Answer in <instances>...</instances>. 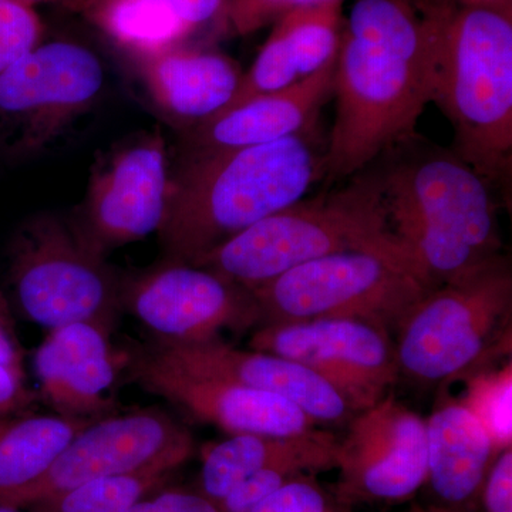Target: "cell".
I'll list each match as a JSON object with an SVG mask.
<instances>
[{"label":"cell","mask_w":512,"mask_h":512,"mask_svg":"<svg viewBox=\"0 0 512 512\" xmlns=\"http://www.w3.org/2000/svg\"><path fill=\"white\" fill-rule=\"evenodd\" d=\"M443 16L421 19L406 0H356L340 39L336 117L325 147L328 180L362 173L416 138L433 101Z\"/></svg>","instance_id":"cell-1"},{"label":"cell","mask_w":512,"mask_h":512,"mask_svg":"<svg viewBox=\"0 0 512 512\" xmlns=\"http://www.w3.org/2000/svg\"><path fill=\"white\" fill-rule=\"evenodd\" d=\"M315 127L242 148L184 151L171 168L157 237L164 261L192 264L269 215L303 200L325 177Z\"/></svg>","instance_id":"cell-2"},{"label":"cell","mask_w":512,"mask_h":512,"mask_svg":"<svg viewBox=\"0 0 512 512\" xmlns=\"http://www.w3.org/2000/svg\"><path fill=\"white\" fill-rule=\"evenodd\" d=\"M377 175L394 237L436 288L501 256L493 184L454 151H410Z\"/></svg>","instance_id":"cell-3"},{"label":"cell","mask_w":512,"mask_h":512,"mask_svg":"<svg viewBox=\"0 0 512 512\" xmlns=\"http://www.w3.org/2000/svg\"><path fill=\"white\" fill-rule=\"evenodd\" d=\"M434 103L454 130V153L494 184L511 174L512 23L477 3L443 16Z\"/></svg>","instance_id":"cell-4"},{"label":"cell","mask_w":512,"mask_h":512,"mask_svg":"<svg viewBox=\"0 0 512 512\" xmlns=\"http://www.w3.org/2000/svg\"><path fill=\"white\" fill-rule=\"evenodd\" d=\"M379 175L360 174L340 190L303 198L195 259L252 292L289 269L338 252L396 244Z\"/></svg>","instance_id":"cell-5"},{"label":"cell","mask_w":512,"mask_h":512,"mask_svg":"<svg viewBox=\"0 0 512 512\" xmlns=\"http://www.w3.org/2000/svg\"><path fill=\"white\" fill-rule=\"evenodd\" d=\"M512 274L503 255L424 295L393 332L399 379L444 386L510 350Z\"/></svg>","instance_id":"cell-6"},{"label":"cell","mask_w":512,"mask_h":512,"mask_svg":"<svg viewBox=\"0 0 512 512\" xmlns=\"http://www.w3.org/2000/svg\"><path fill=\"white\" fill-rule=\"evenodd\" d=\"M434 288L412 255L396 242L306 262L254 289L252 295L261 325L348 318L376 323L393 333Z\"/></svg>","instance_id":"cell-7"},{"label":"cell","mask_w":512,"mask_h":512,"mask_svg":"<svg viewBox=\"0 0 512 512\" xmlns=\"http://www.w3.org/2000/svg\"><path fill=\"white\" fill-rule=\"evenodd\" d=\"M6 255L10 291L30 322L47 330L80 322L116 328L121 276L69 218L33 215L16 229Z\"/></svg>","instance_id":"cell-8"},{"label":"cell","mask_w":512,"mask_h":512,"mask_svg":"<svg viewBox=\"0 0 512 512\" xmlns=\"http://www.w3.org/2000/svg\"><path fill=\"white\" fill-rule=\"evenodd\" d=\"M106 83L100 57L70 40L39 43L0 76V153H42L87 113Z\"/></svg>","instance_id":"cell-9"},{"label":"cell","mask_w":512,"mask_h":512,"mask_svg":"<svg viewBox=\"0 0 512 512\" xmlns=\"http://www.w3.org/2000/svg\"><path fill=\"white\" fill-rule=\"evenodd\" d=\"M170 177L160 128L131 134L97 156L86 195L69 221L84 242L107 258L160 231Z\"/></svg>","instance_id":"cell-10"},{"label":"cell","mask_w":512,"mask_h":512,"mask_svg":"<svg viewBox=\"0 0 512 512\" xmlns=\"http://www.w3.org/2000/svg\"><path fill=\"white\" fill-rule=\"evenodd\" d=\"M192 451L190 431L168 413L156 409L114 413L84 426L23 494L18 507H29L97 478L168 477Z\"/></svg>","instance_id":"cell-11"},{"label":"cell","mask_w":512,"mask_h":512,"mask_svg":"<svg viewBox=\"0 0 512 512\" xmlns=\"http://www.w3.org/2000/svg\"><path fill=\"white\" fill-rule=\"evenodd\" d=\"M248 348L295 360L325 379L356 413L399 380L393 333L360 319L320 318L254 329Z\"/></svg>","instance_id":"cell-12"},{"label":"cell","mask_w":512,"mask_h":512,"mask_svg":"<svg viewBox=\"0 0 512 512\" xmlns=\"http://www.w3.org/2000/svg\"><path fill=\"white\" fill-rule=\"evenodd\" d=\"M121 308L157 338L180 345L245 332L261 325L252 292L200 266L163 264L121 276Z\"/></svg>","instance_id":"cell-13"},{"label":"cell","mask_w":512,"mask_h":512,"mask_svg":"<svg viewBox=\"0 0 512 512\" xmlns=\"http://www.w3.org/2000/svg\"><path fill=\"white\" fill-rule=\"evenodd\" d=\"M346 429L336 456L340 504L400 503L426 485V424L392 392Z\"/></svg>","instance_id":"cell-14"},{"label":"cell","mask_w":512,"mask_h":512,"mask_svg":"<svg viewBox=\"0 0 512 512\" xmlns=\"http://www.w3.org/2000/svg\"><path fill=\"white\" fill-rule=\"evenodd\" d=\"M123 367L141 389L178 410L232 434L298 436L318 429L295 404L274 394L248 389L220 377L177 365L154 346L124 353Z\"/></svg>","instance_id":"cell-15"},{"label":"cell","mask_w":512,"mask_h":512,"mask_svg":"<svg viewBox=\"0 0 512 512\" xmlns=\"http://www.w3.org/2000/svg\"><path fill=\"white\" fill-rule=\"evenodd\" d=\"M154 348L177 365L274 394L295 404L316 426L346 427L355 410L325 379L308 367L272 353L234 348L220 338Z\"/></svg>","instance_id":"cell-16"},{"label":"cell","mask_w":512,"mask_h":512,"mask_svg":"<svg viewBox=\"0 0 512 512\" xmlns=\"http://www.w3.org/2000/svg\"><path fill=\"white\" fill-rule=\"evenodd\" d=\"M111 330L72 323L49 330L33 357L37 397L57 416L94 421L117 413L111 389L120 369Z\"/></svg>","instance_id":"cell-17"},{"label":"cell","mask_w":512,"mask_h":512,"mask_svg":"<svg viewBox=\"0 0 512 512\" xmlns=\"http://www.w3.org/2000/svg\"><path fill=\"white\" fill-rule=\"evenodd\" d=\"M335 64L336 59L284 90L245 101L184 131L185 151L261 146L315 127L320 109L333 96Z\"/></svg>","instance_id":"cell-18"},{"label":"cell","mask_w":512,"mask_h":512,"mask_svg":"<svg viewBox=\"0 0 512 512\" xmlns=\"http://www.w3.org/2000/svg\"><path fill=\"white\" fill-rule=\"evenodd\" d=\"M136 66L154 106L180 133L221 113L242 79L228 56L177 47L136 56Z\"/></svg>","instance_id":"cell-19"},{"label":"cell","mask_w":512,"mask_h":512,"mask_svg":"<svg viewBox=\"0 0 512 512\" xmlns=\"http://www.w3.org/2000/svg\"><path fill=\"white\" fill-rule=\"evenodd\" d=\"M426 424L427 478L439 507L464 512L480 503L498 448L461 399L439 400Z\"/></svg>","instance_id":"cell-20"},{"label":"cell","mask_w":512,"mask_h":512,"mask_svg":"<svg viewBox=\"0 0 512 512\" xmlns=\"http://www.w3.org/2000/svg\"><path fill=\"white\" fill-rule=\"evenodd\" d=\"M339 437L318 429L298 436L232 434L202 451L200 490L212 503L258 471L288 467L311 476L336 468Z\"/></svg>","instance_id":"cell-21"},{"label":"cell","mask_w":512,"mask_h":512,"mask_svg":"<svg viewBox=\"0 0 512 512\" xmlns=\"http://www.w3.org/2000/svg\"><path fill=\"white\" fill-rule=\"evenodd\" d=\"M89 423L30 413L0 424V504L18 507L23 494Z\"/></svg>","instance_id":"cell-22"},{"label":"cell","mask_w":512,"mask_h":512,"mask_svg":"<svg viewBox=\"0 0 512 512\" xmlns=\"http://www.w3.org/2000/svg\"><path fill=\"white\" fill-rule=\"evenodd\" d=\"M83 12L134 56L175 47L191 29L163 0H101Z\"/></svg>","instance_id":"cell-23"},{"label":"cell","mask_w":512,"mask_h":512,"mask_svg":"<svg viewBox=\"0 0 512 512\" xmlns=\"http://www.w3.org/2000/svg\"><path fill=\"white\" fill-rule=\"evenodd\" d=\"M339 2L289 10L276 26L301 79L319 72L338 56Z\"/></svg>","instance_id":"cell-24"},{"label":"cell","mask_w":512,"mask_h":512,"mask_svg":"<svg viewBox=\"0 0 512 512\" xmlns=\"http://www.w3.org/2000/svg\"><path fill=\"white\" fill-rule=\"evenodd\" d=\"M167 477L121 476L97 478L29 505L30 512H97L130 508L147 497Z\"/></svg>","instance_id":"cell-25"},{"label":"cell","mask_w":512,"mask_h":512,"mask_svg":"<svg viewBox=\"0 0 512 512\" xmlns=\"http://www.w3.org/2000/svg\"><path fill=\"white\" fill-rule=\"evenodd\" d=\"M470 377L463 400L490 433L498 450L511 446V365L497 372H478Z\"/></svg>","instance_id":"cell-26"},{"label":"cell","mask_w":512,"mask_h":512,"mask_svg":"<svg viewBox=\"0 0 512 512\" xmlns=\"http://www.w3.org/2000/svg\"><path fill=\"white\" fill-rule=\"evenodd\" d=\"M299 80H302L301 76L286 46L284 36L275 29L268 42L262 47L251 69L247 73H242L237 93L222 111L234 109L256 97L284 90Z\"/></svg>","instance_id":"cell-27"},{"label":"cell","mask_w":512,"mask_h":512,"mask_svg":"<svg viewBox=\"0 0 512 512\" xmlns=\"http://www.w3.org/2000/svg\"><path fill=\"white\" fill-rule=\"evenodd\" d=\"M42 39L43 23L32 6L0 0V76Z\"/></svg>","instance_id":"cell-28"},{"label":"cell","mask_w":512,"mask_h":512,"mask_svg":"<svg viewBox=\"0 0 512 512\" xmlns=\"http://www.w3.org/2000/svg\"><path fill=\"white\" fill-rule=\"evenodd\" d=\"M306 476L288 467H272L258 471L239 483L231 493L217 503L220 512H254L268 495L293 478Z\"/></svg>","instance_id":"cell-29"},{"label":"cell","mask_w":512,"mask_h":512,"mask_svg":"<svg viewBox=\"0 0 512 512\" xmlns=\"http://www.w3.org/2000/svg\"><path fill=\"white\" fill-rule=\"evenodd\" d=\"M254 512H338L309 476L293 478L268 495Z\"/></svg>","instance_id":"cell-30"},{"label":"cell","mask_w":512,"mask_h":512,"mask_svg":"<svg viewBox=\"0 0 512 512\" xmlns=\"http://www.w3.org/2000/svg\"><path fill=\"white\" fill-rule=\"evenodd\" d=\"M338 0H225L232 28L241 35L254 32L269 20L292 9L308 8Z\"/></svg>","instance_id":"cell-31"},{"label":"cell","mask_w":512,"mask_h":512,"mask_svg":"<svg viewBox=\"0 0 512 512\" xmlns=\"http://www.w3.org/2000/svg\"><path fill=\"white\" fill-rule=\"evenodd\" d=\"M36 402L39 397L26 384L23 367L0 362V424L32 413Z\"/></svg>","instance_id":"cell-32"},{"label":"cell","mask_w":512,"mask_h":512,"mask_svg":"<svg viewBox=\"0 0 512 512\" xmlns=\"http://www.w3.org/2000/svg\"><path fill=\"white\" fill-rule=\"evenodd\" d=\"M485 512H512V446L498 451L481 490Z\"/></svg>","instance_id":"cell-33"},{"label":"cell","mask_w":512,"mask_h":512,"mask_svg":"<svg viewBox=\"0 0 512 512\" xmlns=\"http://www.w3.org/2000/svg\"><path fill=\"white\" fill-rule=\"evenodd\" d=\"M126 512H220L217 505L195 491H165L144 497Z\"/></svg>","instance_id":"cell-34"},{"label":"cell","mask_w":512,"mask_h":512,"mask_svg":"<svg viewBox=\"0 0 512 512\" xmlns=\"http://www.w3.org/2000/svg\"><path fill=\"white\" fill-rule=\"evenodd\" d=\"M0 362L23 367L22 346L10 315L8 302L3 298L2 293H0Z\"/></svg>","instance_id":"cell-35"},{"label":"cell","mask_w":512,"mask_h":512,"mask_svg":"<svg viewBox=\"0 0 512 512\" xmlns=\"http://www.w3.org/2000/svg\"><path fill=\"white\" fill-rule=\"evenodd\" d=\"M101 2V0H73L72 3H70V6H73V8L84 10L86 8H89L90 5H93V3Z\"/></svg>","instance_id":"cell-36"},{"label":"cell","mask_w":512,"mask_h":512,"mask_svg":"<svg viewBox=\"0 0 512 512\" xmlns=\"http://www.w3.org/2000/svg\"><path fill=\"white\" fill-rule=\"evenodd\" d=\"M0 512H26V511H25V508L15 507V505L0 504Z\"/></svg>","instance_id":"cell-37"},{"label":"cell","mask_w":512,"mask_h":512,"mask_svg":"<svg viewBox=\"0 0 512 512\" xmlns=\"http://www.w3.org/2000/svg\"><path fill=\"white\" fill-rule=\"evenodd\" d=\"M410 512H457V511L446 510V508H441V507H431V508H427V510H424V508H413V510Z\"/></svg>","instance_id":"cell-38"},{"label":"cell","mask_w":512,"mask_h":512,"mask_svg":"<svg viewBox=\"0 0 512 512\" xmlns=\"http://www.w3.org/2000/svg\"><path fill=\"white\" fill-rule=\"evenodd\" d=\"M18 2L25 3V5L32 6L33 8V5H35V3L50 2V0H18ZM67 2L72 3L73 0H67Z\"/></svg>","instance_id":"cell-39"}]
</instances>
